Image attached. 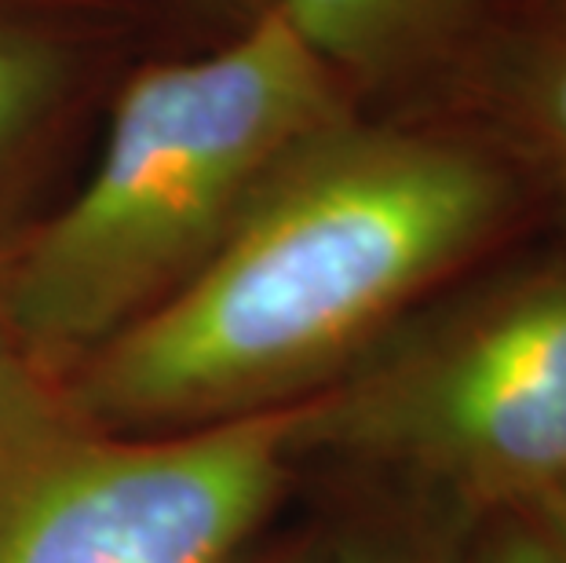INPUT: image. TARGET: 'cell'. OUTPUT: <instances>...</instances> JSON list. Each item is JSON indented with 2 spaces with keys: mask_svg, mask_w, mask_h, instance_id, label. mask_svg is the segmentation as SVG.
I'll return each instance as SVG.
<instances>
[{
  "mask_svg": "<svg viewBox=\"0 0 566 563\" xmlns=\"http://www.w3.org/2000/svg\"><path fill=\"white\" fill-rule=\"evenodd\" d=\"M534 187L475 128H318L172 296L84 355V421L168 436L304 403L523 223Z\"/></svg>",
  "mask_w": 566,
  "mask_h": 563,
  "instance_id": "obj_1",
  "label": "cell"
},
{
  "mask_svg": "<svg viewBox=\"0 0 566 563\" xmlns=\"http://www.w3.org/2000/svg\"><path fill=\"white\" fill-rule=\"evenodd\" d=\"M358 100L263 8L212 52L136 70L99 158L0 271V333L41 374L172 296L318 128Z\"/></svg>",
  "mask_w": 566,
  "mask_h": 563,
  "instance_id": "obj_2",
  "label": "cell"
},
{
  "mask_svg": "<svg viewBox=\"0 0 566 563\" xmlns=\"http://www.w3.org/2000/svg\"><path fill=\"white\" fill-rule=\"evenodd\" d=\"M363 461L483 531L566 479V242L450 285L304 399L300 453Z\"/></svg>",
  "mask_w": 566,
  "mask_h": 563,
  "instance_id": "obj_3",
  "label": "cell"
},
{
  "mask_svg": "<svg viewBox=\"0 0 566 563\" xmlns=\"http://www.w3.org/2000/svg\"><path fill=\"white\" fill-rule=\"evenodd\" d=\"M38 374L0 337V563H231L300 458L304 403L125 436Z\"/></svg>",
  "mask_w": 566,
  "mask_h": 563,
  "instance_id": "obj_4",
  "label": "cell"
},
{
  "mask_svg": "<svg viewBox=\"0 0 566 563\" xmlns=\"http://www.w3.org/2000/svg\"><path fill=\"white\" fill-rule=\"evenodd\" d=\"M493 0H268L300 44L363 100L461 66Z\"/></svg>",
  "mask_w": 566,
  "mask_h": 563,
  "instance_id": "obj_5",
  "label": "cell"
},
{
  "mask_svg": "<svg viewBox=\"0 0 566 563\" xmlns=\"http://www.w3.org/2000/svg\"><path fill=\"white\" fill-rule=\"evenodd\" d=\"M457 70L472 92L475 132L566 209V0L486 27Z\"/></svg>",
  "mask_w": 566,
  "mask_h": 563,
  "instance_id": "obj_6",
  "label": "cell"
},
{
  "mask_svg": "<svg viewBox=\"0 0 566 563\" xmlns=\"http://www.w3.org/2000/svg\"><path fill=\"white\" fill-rule=\"evenodd\" d=\"M92 66L81 27L30 0H0V201L81 103Z\"/></svg>",
  "mask_w": 566,
  "mask_h": 563,
  "instance_id": "obj_7",
  "label": "cell"
},
{
  "mask_svg": "<svg viewBox=\"0 0 566 563\" xmlns=\"http://www.w3.org/2000/svg\"><path fill=\"white\" fill-rule=\"evenodd\" d=\"M325 563H479V531L413 505L344 531L325 549Z\"/></svg>",
  "mask_w": 566,
  "mask_h": 563,
  "instance_id": "obj_8",
  "label": "cell"
},
{
  "mask_svg": "<svg viewBox=\"0 0 566 563\" xmlns=\"http://www.w3.org/2000/svg\"><path fill=\"white\" fill-rule=\"evenodd\" d=\"M479 563H566V549L530 517H504L479 531Z\"/></svg>",
  "mask_w": 566,
  "mask_h": 563,
  "instance_id": "obj_9",
  "label": "cell"
},
{
  "mask_svg": "<svg viewBox=\"0 0 566 563\" xmlns=\"http://www.w3.org/2000/svg\"><path fill=\"white\" fill-rule=\"evenodd\" d=\"M530 520H537L541 526H545V531L556 538V542L566 549V479L563 483L552 490V494L541 501V505L534 509V512H526Z\"/></svg>",
  "mask_w": 566,
  "mask_h": 563,
  "instance_id": "obj_10",
  "label": "cell"
},
{
  "mask_svg": "<svg viewBox=\"0 0 566 563\" xmlns=\"http://www.w3.org/2000/svg\"><path fill=\"white\" fill-rule=\"evenodd\" d=\"M325 549L322 542H300V545H289V549H279V553L263 556L256 563H325Z\"/></svg>",
  "mask_w": 566,
  "mask_h": 563,
  "instance_id": "obj_11",
  "label": "cell"
},
{
  "mask_svg": "<svg viewBox=\"0 0 566 563\" xmlns=\"http://www.w3.org/2000/svg\"><path fill=\"white\" fill-rule=\"evenodd\" d=\"M260 4H268V0H260Z\"/></svg>",
  "mask_w": 566,
  "mask_h": 563,
  "instance_id": "obj_12",
  "label": "cell"
}]
</instances>
